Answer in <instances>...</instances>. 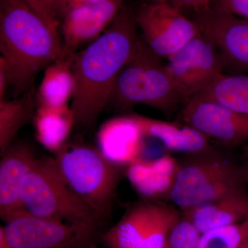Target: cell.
Instances as JSON below:
<instances>
[{"label": "cell", "mask_w": 248, "mask_h": 248, "mask_svg": "<svg viewBox=\"0 0 248 248\" xmlns=\"http://www.w3.org/2000/svg\"><path fill=\"white\" fill-rule=\"evenodd\" d=\"M130 11L122 9L99 38L73 55L76 88L71 108L76 125L93 128L108 105L116 81L140 37Z\"/></svg>", "instance_id": "cell-1"}, {"label": "cell", "mask_w": 248, "mask_h": 248, "mask_svg": "<svg viewBox=\"0 0 248 248\" xmlns=\"http://www.w3.org/2000/svg\"><path fill=\"white\" fill-rule=\"evenodd\" d=\"M60 32L24 0H0V52L14 97L34 87L35 77L62 55Z\"/></svg>", "instance_id": "cell-2"}, {"label": "cell", "mask_w": 248, "mask_h": 248, "mask_svg": "<svg viewBox=\"0 0 248 248\" xmlns=\"http://www.w3.org/2000/svg\"><path fill=\"white\" fill-rule=\"evenodd\" d=\"M52 157L71 190L107 219L124 167L108 159L97 146L84 142L66 141Z\"/></svg>", "instance_id": "cell-3"}, {"label": "cell", "mask_w": 248, "mask_h": 248, "mask_svg": "<svg viewBox=\"0 0 248 248\" xmlns=\"http://www.w3.org/2000/svg\"><path fill=\"white\" fill-rule=\"evenodd\" d=\"M160 59L140 38L117 78L108 105L122 108L143 105L167 117L173 115L184 103L167 65Z\"/></svg>", "instance_id": "cell-4"}, {"label": "cell", "mask_w": 248, "mask_h": 248, "mask_svg": "<svg viewBox=\"0 0 248 248\" xmlns=\"http://www.w3.org/2000/svg\"><path fill=\"white\" fill-rule=\"evenodd\" d=\"M244 168L216 151L179 163L169 201L182 213L246 190Z\"/></svg>", "instance_id": "cell-5"}, {"label": "cell", "mask_w": 248, "mask_h": 248, "mask_svg": "<svg viewBox=\"0 0 248 248\" xmlns=\"http://www.w3.org/2000/svg\"><path fill=\"white\" fill-rule=\"evenodd\" d=\"M19 197L24 210L35 216L100 226L105 221L71 190L53 157L36 160L23 180Z\"/></svg>", "instance_id": "cell-6"}, {"label": "cell", "mask_w": 248, "mask_h": 248, "mask_svg": "<svg viewBox=\"0 0 248 248\" xmlns=\"http://www.w3.org/2000/svg\"><path fill=\"white\" fill-rule=\"evenodd\" d=\"M0 226V248H85L94 246L102 226L71 223L22 210Z\"/></svg>", "instance_id": "cell-7"}, {"label": "cell", "mask_w": 248, "mask_h": 248, "mask_svg": "<svg viewBox=\"0 0 248 248\" xmlns=\"http://www.w3.org/2000/svg\"><path fill=\"white\" fill-rule=\"evenodd\" d=\"M182 213L173 205L141 201L101 235L106 248H165Z\"/></svg>", "instance_id": "cell-8"}, {"label": "cell", "mask_w": 248, "mask_h": 248, "mask_svg": "<svg viewBox=\"0 0 248 248\" xmlns=\"http://www.w3.org/2000/svg\"><path fill=\"white\" fill-rule=\"evenodd\" d=\"M167 60L166 65L184 104L224 74L219 52L202 32Z\"/></svg>", "instance_id": "cell-9"}, {"label": "cell", "mask_w": 248, "mask_h": 248, "mask_svg": "<svg viewBox=\"0 0 248 248\" xmlns=\"http://www.w3.org/2000/svg\"><path fill=\"white\" fill-rule=\"evenodd\" d=\"M135 21L141 29L143 42L161 59L169 58L201 34L197 23L169 1L143 6Z\"/></svg>", "instance_id": "cell-10"}, {"label": "cell", "mask_w": 248, "mask_h": 248, "mask_svg": "<svg viewBox=\"0 0 248 248\" xmlns=\"http://www.w3.org/2000/svg\"><path fill=\"white\" fill-rule=\"evenodd\" d=\"M179 122L226 147L248 143V117L220 103L195 97L184 104Z\"/></svg>", "instance_id": "cell-11"}, {"label": "cell", "mask_w": 248, "mask_h": 248, "mask_svg": "<svg viewBox=\"0 0 248 248\" xmlns=\"http://www.w3.org/2000/svg\"><path fill=\"white\" fill-rule=\"evenodd\" d=\"M194 21L219 52L224 73H248V20L209 6L197 11Z\"/></svg>", "instance_id": "cell-12"}, {"label": "cell", "mask_w": 248, "mask_h": 248, "mask_svg": "<svg viewBox=\"0 0 248 248\" xmlns=\"http://www.w3.org/2000/svg\"><path fill=\"white\" fill-rule=\"evenodd\" d=\"M124 0H104L73 9L62 19V55H71L99 38L123 9Z\"/></svg>", "instance_id": "cell-13"}, {"label": "cell", "mask_w": 248, "mask_h": 248, "mask_svg": "<svg viewBox=\"0 0 248 248\" xmlns=\"http://www.w3.org/2000/svg\"><path fill=\"white\" fill-rule=\"evenodd\" d=\"M0 156V217L4 221L24 210L21 186L38 157L30 143L21 141H15Z\"/></svg>", "instance_id": "cell-14"}, {"label": "cell", "mask_w": 248, "mask_h": 248, "mask_svg": "<svg viewBox=\"0 0 248 248\" xmlns=\"http://www.w3.org/2000/svg\"><path fill=\"white\" fill-rule=\"evenodd\" d=\"M145 138L131 115L122 116L102 124L97 135V147L108 159L127 168L143 158Z\"/></svg>", "instance_id": "cell-15"}, {"label": "cell", "mask_w": 248, "mask_h": 248, "mask_svg": "<svg viewBox=\"0 0 248 248\" xmlns=\"http://www.w3.org/2000/svg\"><path fill=\"white\" fill-rule=\"evenodd\" d=\"M179 163L169 155L141 159L129 165L125 174L130 185L143 202L168 199L174 185Z\"/></svg>", "instance_id": "cell-16"}, {"label": "cell", "mask_w": 248, "mask_h": 248, "mask_svg": "<svg viewBox=\"0 0 248 248\" xmlns=\"http://www.w3.org/2000/svg\"><path fill=\"white\" fill-rule=\"evenodd\" d=\"M147 138L162 143L169 151L197 155L215 151L211 141L199 130L181 122H169L133 114Z\"/></svg>", "instance_id": "cell-17"}, {"label": "cell", "mask_w": 248, "mask_h": 248, "mask_svg": "<svg viewBox=\"0 0 248 248\" xmlns=\"http://www.w3.org/2000/svg\"><path fill=\"white\" fill-rule=\"evenodd\" d=\"M182 216L201 234L215 228L239 223L248 217V191H240L196 207L182 213Z\"/></svg>", "instance_id": "cell-18"}, {"label": "cell", "mask_w": 248, "mask_h": 248, "mask_svg": "<svg viewBox=\"0 0 248 248\" xmlns=\"http://www.w3.org/2000/svg\"><path fill=\"white\" fill-rule=\"evenodd\" d=\"M73 55H62L46 68L37 91V104L55 107L70 106L76 88Z\"/></svg>", "instance_id": "cell-19"}, {"label": "cell", "mask_w": 248, "mask_h": 248, "mask_svg": "<svg viewBox=\"0 0 248 248\" xmlns=\"http://www.w3.org/2000/svg\"><path fill=\"white\" fill-rule=\"evenodd\" d=\"M32 122L37 140L53 153L66 143L76 125L71 105L55 107L37 104Z\"/></svg>", "instance_id": "cell-20"}, {"label": "cell", "mask_w": 248, "mask_h": 248, "mask_svg": "<svg viewBox=\"0 0 248 248\" xmlns=\"http://www.w3.org/2000/svg\"><path fill=\"white\" fill-rule=\"evenodd\" d=\"M37 108L35 87L19 97L0 101V155L16 141L19 130L33 120Z\"/></svg>", "instance_id": "cell-21"}, {"label": "cell", "mask_w": 248, "mask_h": 248, "mask_svg": "<svg viewBox=\"0 0 248 248\" xmlns=\"http://www.w3.org/2000/svg\"><path fill=\"white\" fill-rule=\"evenodd\" d=\"M195 97L220 103L248 117V73H224Z\"/></svg>", "instance_id": "cell-22"}, {"label": "cell", "mask_w": 248, "mask_h": 248, "mask_svg": "<svg viewBox=\"0 0 248 248\" xmlns=\"http://www.w3.org/2000/svg\"><path fill=\"white\" fill-rule=\"evenodd\" d=\"M248 237V217L244 221L219 227L201 234L197 248H239Z\"/></svg>", "instance_id": "cell-23"}, {"label": "cell", "mask_w": 248, "mask_h": 248, "mask_svg": "<svg viewBox=\"0 0 248 248\" xmlns=\"http://www.w3.org/2000/svg\"><path fill=\"white\" fill-rule=\"evenodd\" d=\"M200 236L195 227L182 216L172 228L165 248H197Z\"/></svg>", "instance_id": "cell-24"}, {"label": "cell", "mask_w": 248, "mask_h": 248, "mask_svg": "<svg viewBox=\"0 0 248 248\" xmlns=\"http://www.w3.org/2000/svg\"><path fill=\"white\" fill-rule=\"evenodd\" d=\"M45 19L49 27L59 32L60 21L55 13L54 0H24Z\"/></svg>", "instance_id": "cell-25"}, {"label": "cell", "mask_w": 248, "mask_h": 248, "mask_svg": "<svg viewBox=\"0 0 248 248\" xmlns=\"http://www.w3.org/2000/svg\"><path fill=\"white\" fill-rule=\"evenodd\" d=\"M210 7L248 20V0H213Z\"/></svg>", "instance_id": "cell-26"}, {"label": "cell", "mask_w": 248, "mask_h": 248, "mask_svg": "<svg viewBox=\"0 0 248 248\" xmlns=\"http://www.w3.org/2000/svg\"><path fill=\"white\" fill-rule=\"evenodd\" d=\"M102 1L104 0H54V4L57 17L60 21L73 9Z\"/></svg>", "instance_id": "cell-27"}, {"label": "cell", "mask_w": 248, "mask_h": 248, "mask_svg": "<svg viewBox=\"0 0 248 248\" xmlns=\"http://www.w3.org/2000/svg\"><path fill=\"white\" fill-rule=\"evenodd\" d=\"M213 0H169L174 7L182 10L184 8H191L196 10V11L206 9L211 5Z\"/></svg>", "instance_id": "cell-28"}, {"label": "cell", "mask_w": 248, "mask_h": 248, "mask_svg": "<svg viewBox=\"0 0 248 248\" xmlns=\"http://www.w3.org/2000/svg\"><path fill=\"white\" fill-rule=\"evenodd\" d=\"M8 89H10L9 69L4 59L0 57V101L6 99Z\"/></svg>", "instance_id": "cell-29"}, {"label": "cell", "mask_w": 248, "mask_h": 248, "mask_svg": "<svg viewBox=\"0 0 248 248\" xmlns=\"http://www.w3.org/2000/svg\"><path fill=\"white\" fill-rule=\"evenodd\" d=\"M244 156L245 164L244 166H243V168H244L245 176H246V182H247L248 184V144L246 145V146H245Z\"/></svg>", "instance_id": "cell-30"}, {"label": "cell", "mask_w": 248, "mask_h": 248, "mask_svg": "<svg viewBox=\"0 0 248 248\" xmlns=\"http://www.w3.org/2000/svg\"><path fill=\"white\" fill-rule=\"evenodd\" d=\"M239 248H248V237L245 240L242 244L239 246Z\"/></svg>", "instance_id": "cell-31"}, {"label": "cell", "mask_w": 248, "mask_h": 248, "mask_svg": "<svg viewBox=\"0 0 248 248\" xmlns=\"http://www.w3.org/2000/svg\"><path fill=\"white\" fill-rule=\"evenodd\" d=\"M155 2H168L169 0H154Z\"/></svg>", "instance_id": "cell-32"}, {"label": "cell", "mask_w": 248, "mask_h": 248, "mask_svg": "<svg viewBox=\"0 0 248 248\" xmlns=\"http://www.w3.org/2000/svg\"><path fill=\"white\" fill-rule=\"evenodd\" d=\"M85 248H94V246H91V247Z\"/></svg>", "instance_id": "cell-33"}]
</instances>
